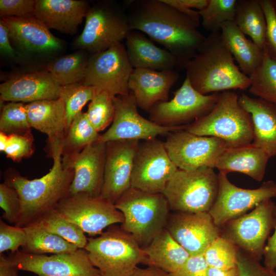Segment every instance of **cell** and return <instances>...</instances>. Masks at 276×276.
Wrapping results in <instances>:
<instances>
[{"mask_svg": "<svg viewBox=\"0 0 276 276\" xmlns=\"http://www.w3.org/2000/svg\"><path fill=\"white\" fill-rule=\"evenodd\" d=\"M126 8L130 29L163 45L177 58L178 68H183L206 39L198 30L200 21L163 0L129 1Z\"/></svg>", "mask_w": 276, "mask_h": 276, "instance_id": "1", "label": "cell"}, {"mask_svg": "<svg viewBox=\"0 0 276 276\" xmlns=\"http://www.w3.org/2000/svg\"><path fill=\"white\" fill-rule=\"evenodd\" d=\"M62 148L49 155L53 164L49 172L40 178L29 179L14 171L5 175V181L17 191L21 210L15 226L24 227L45 213L55 209L58 203L70 195L74 170L63 165Z\"/></svg>", "mask_w": 276, "mask_h": 276, "instance_id": "2", "label": "cell"}, {"mask_svg": "<svg viewBox=\"0 0 276 276\" xmlns=\"http://www.w3.org/2000/svg\"><path fill=\"white\" fill-rule=\"evenodd\" d=\"M194 88L202 95L249 88L251 79L235 64L220 32L210 33L183 66Z\"/></svg>", "mask_w": 276, "mask_h": 276, "instance_id": "3", "label": "cell"}, {"mask_svg": "<svg viewBox=\"0 0 276 276\" xmlns=\"http://www.w3.org/2000/svg\"><path fill=\"white\" fill-rule=\"evenodd\" d=\"M186 130L198 135L220 139L227 148L250 144L254 139L251 116L240 105L238 95L232 90L220 93L212 109L189 124Z\"/></svg>", "mask_w": 276, "mask_h": 276, "instance_id": "4", "label": "cell"}, {"mask_svg": "<svg viewBox=\"0 0 276 276\" xmlns=\"http://www.w3.org/2000/svg\"><path fill=\"white\" fill-rule=\"evenodd\" d=\"M124 216L121 227L144 248L166 228L170 215L163 193H151L131 187L115 203Z\"/></svg>", "mask_w": 276, "mask_h": 276, "instance_id": "5", "label": "cell"}, {"mask_svg": "<svg viewBox=\"0 0 276 276\" xmlns=\"http://www.w3.org/2000/svg\"><path fill=\"white\" fill-rule=\"evenodd\" d=\"M84 249L99 276H130L145 259L138 242L117 224L98 237L88 238Z\"/></svg>", "mask_w": 276, "mask_h": 276, "instance_id": "6", "label": "cell"}, {"mask_svg": "<svg viewBox=\"0 0 276 276\" xmlns=\"http://www.w3.org/2000/svg\"><path fill=\"white\" fill-rule=\"evenodd\" d=\"M219 190V178L213 168L192 170L178 169L163 194L170 210L176 212H209Z\"/></svg>", "mask_w": 276, "mask_h": 276, "instance_id": "7", "label": "cell"}, {"mask_svg": "<svg viewBox=\"0 0 276 276\" xmlns=\"http://www.w3.org/2000/svg\"><path fill=\"white\" fill-rule=\"evenodd\" d=\"M85 18L84 27L74 44L91 54L122 42L130 30L125 6L115 1L97 2L89 7Z\"/></svg>", "mask_w": 276, "mask_h": 276, "instance_id": "8", "label": "cell"}, {"mask_svg": "<svg viewBox=\"0 0 276 276\" xmlns=\"http://www.w3.org/2000/svg\"><path fill=\"white\" fill-rule=\"evenodd\" d=\"M275 205L271 199L261 202L250 213L220 227V236L260 261L263 257L265 242L276 226Z\"/></svg>", "mask_w": 276, "mask_h": 276, "instance_id": "9", "label": "cell"}, {"mask_svg": "<svg viewBox=\"0 0 276 276\" xmlns=\"http://www.w3.org/2000/svg\"><path fill=\"white\" fill-rule=\"evenodd\" d=\"M125 45L118 43L88 57L83 83L96 93L106 91L112 97L130 93L128 82L133 71Z\"/></svg>", "mask_w": 276, "mask_h": 276, "instance_id": "10", "label": "cell"}, {"mask_svg": "<svg viewBox=\"0 0 276 276\" xmlns=\"http://www.w3.org/2000/svg\"><path fill=\"white\" fill-rule=\"evenodd\" d=\"M220 93L202 95L186 76L170 100L156 103L148 111L149 119L163 126L189 125L208 114L216 103Z\"/></svg>", "mask_w": 276, "mask_h": 276, "instance_id": "11", "label": "cell"}, {"mask_svg": "<svg viewBox=\"0 0 276 276\" xmlns=\"http://www.w3.org/2000/svg\"><path fill=\"white\" fill-rule=\"evenodd\" d=\"M55 209L92 237L102 234L110 225L122 223L124 219L122 212L111 201L84 193L70 194Z\"/></svg>", "mask_w": 276, "mask_h": 276, "instance_id": "12", "label": "cell"}, {"mask_svg": "<svg viewBox=\"0 0 276 276\" xmlns=\"http://www.w3.org/2000/svg\"><path fill=\"white\" fill-rule=\"evenodd\" d=\"M178 169L165 142L156 139L140 141L133 162L131 187L151 193H163Z\"/></svg>", "mask_w": 276, "mask_h": 276, "instance_id": "13", "label": "cell"}, {"mask_svg": "<svg viewBox=\"0 0 276 276\" xmlns=\"http://www.w3.org/2000/svg\"><path fill=\"white\" fill-rule=\"evenodd\" d=\"M115 108L111 126L100 134L98 142L106 143L117 140H150L159 135L186 129L187 125L163 126L142 117L138 112L135 98L132 93L113 97Z\"/></svg>", "mask_w": 276, "mask_h": 276, "instance_id": "14", "label": "cell"}, {"mask_svg": "<svg viewBox=\"0 0 276 276\" xmlns=\"http://www.w3.org/2000/svg\"><path fill=\"white\" fill-rule=\"evenodd\" d=\"M164 142L172 160L183 170L200 167L214 169L219 157L227 148L226 143L220 139L196 135L186 129L169 133Z\"/></svg>", "mask_w": 276, "mask_h": 276, "instance_id": "15", "label": "cell"}, {"mask_svg": "<svg viewBox=\"0 0 276 276\" xmlns=\"http://www.w3.org/2000/svg\"><path fill=\"white\" fill-rule=\"evenodd\" d=\"M219 190L216 199L209 212L219 227L254 209L261 202L276 197V182L264 181L255 189L239 188L232 183L227 174L219 172Z\"/></svg>", "mask_w": 276, "mask_h": 276, "instance_id": "16", "label": "cell"}, {"mask_svg": "<svg viewBox=\"0 0 276 276\" xmlns=\"http://www.w3.org/2000/svg\"><path fill=\"white\" fill-rule=\"evenodd\" d=\"M9 257L18 270L38 276H99V271L91 263L87 251L76 250L51 256L18 250Z\"/></svg>", "mask_w": 276, "mask_h": 276, "instance_id": "17", "label": "cell"}, {"mask_svg": "<svg viewBox=\"0 0 276 276\" xmlns=\"http://www.w3.org/2000/svg\"><path fill=\"white\" fill-rule=\"evenodd\" d=\"M140 141L106 143L103 183L100 196L115 204L131 187L134 157Z\"/></svg>", "mask_w": 276, "mask_h": 276, "instance_id": "18", "label": "cell"}, {"mask_svg": "<svg viewBox=\"0 0 276 276\" xmlns=\"http://www.w3.org/2000/svg\"><path fill=\"white\" fill-rule=\"evenodd\" d=\"M166 228L191 256L203 254L207 247L220 236L209 212H176L169 215Z\"/></svg>", "mask_w": 276, "mask_h": 276, "instance_id": "19", "label": "cell"}, {"mask_svg": "<svg viewBox=\"0 0 276 276\" xmlns=\"http://www.w3.org/2000/svg\"><path fill=\"white\" fill-rule=\"evenodd\" d=\"M106 143L95 142L80 152L62 157L63 165L74 172L70 194L100 195L104 177Z\"/></svg>", "mask_w": 276, "mask_h": 276, "instance_id": "20", "label": "cell"}, {"mask_svg": "<svg viewBox=\"0 0 276 276\" xmlns=\"http://www.w3.org/2000/svg\"><path fill=\"white\" fill-rule=\"evenodd\" d=\"M60 87L47 70L22 74L0 84L1 101L29 103L56 99Z\"/></svg>", "mask_w": 276, "mask_h": 276, "instance_id": "21", "label": "cell"}, {"mask_svg": "<svg viewBox=\"0 0 276 276\" xmlns=\"http://www.w3.org/2000/svg\"><path fill=\"white\" fill-rule=\"evenodd\" d=\"M179 78L178 73L174 70L159 71L133 68L128 88L137 107L148 112L156 103L169 100V91Z\"/></svg>", "mask_w": 276, "mask_h": 276, "instance_id": "22", "label": "cell"}, {"mask_svg": "<svg viewBox=\"0 0 276 276\" xmlns=\"http://www.w3.org/2000/svg\"><path fill=\"white\" fill-rule=\"evenodd\" d=\"M31 128L48 136L47 152L62 147L66 130L65 104L61 98L37 101L26 104Z\"/></svg>", "mask_w": 276, "mask_h": 276, "instance_id": "23", "label": "cell"}, {"mask_svg": "<svg viewBox=\"0 0 276 276\" xmlns=\"http://www.w3.org/2000/svg\"><path fill=\"white\" fill-rule=\"evenodd\" d=\"M1 18L8 29L10 38L22 49L49 52L62 48V41L34 14Z\"/></svg>", "mask_w": 276, "mask_h": 276, "instance_id": "24", "label": "cell"}, {"mask_svg": "<svg viewBox=\"0 0 276 276\" xmlns=\"http://www.w3.org/2000/svg\"><path fill=\"white\" fill-rule=\"evenodd\" d=\"M89 7L84 1L36 0L34 15L48 29L73 34Z\"/></svg>", "mask_w": 276, "mask_h": 276, "instance_id": "25", "label": "cell"}, {"mask_svg": "<svg viewBox=\"0 0 276 276\" xmlns=\"http://www.w3.org/2000/svg\"><path fill=\"white\" fill-rule=\"evenodd\" d=\"M125 40L127 57L133 68L164 71L179 67L178 60L171 53L156 45L142 32L130 30Z\"/></svg>", "mask_w": 276, "mask_h": 276, "instance_id": "26", "label": "cell"}, {"mask_svg": "<svg viewBox=\"0 0 276 276\" xmlns=\"http://www.w3.org/2000/svg\"><path fill=\"white\" fill-rule=\"evenodd\" d=\"M240 105L251 116L253 124L252 144L262 148L270 158L276 155V105L258 98L243 94Z\"/></svg>", "mask_w": 276, "mask_h": 276, "instance_id": "27", "label": "cell"}, {"mask_svg": "<svg viewBox=\"0 0 276 276\" xmlns=\"http://www.w3.org/2000/svg\"><path fill=\"white\" fill-rule=\"evenodd\" d=\"M270 158L264 150L251 143L227 148L219 157L215 168L226 174L231 172H240L261 181L264 177Z\"/></svg>", "mask_w": 276, "mask_h": 276, "instance_id": "28", "label": "cell"}, {"mask_svg": "<svg viewBox=\"0 0 276 276\" xmlns=\"http://www.w3.org/2000/svg\"><path fill=\"white\" fill-rule=\"evenodd\" d=\"M143 249L145 256L143 264L156 267L169 273L180 268L191 256L166 228Z\"/></svg>", "mask_w": 276, "mask_h": 276, "instance_id": "29", "label": "cell"}, {"mask_svg": "<svg viewBox=\"0 0 276 276\" xmlns=\"http://www.w3.org/2000/svg\"><path fill=\"white\" fill-rule=\"evenodd\" d=\"M221 40L236 60L242 73L251 76L261 64L264 50L248 39L234 21H227L221 27Z\"/></svg>", "mask_w": 276, "mask_h": 276, "instance_id": "30", "label": "cell"}, {"mask_svg": "<svg viewBox=\"0 0 276 276\" xmlns=\"http://www.w3.org/2000/svg\"><path fill=\"white\" fill-rule=\"evenodd\" d=\"M234 21L243 34L264 49L266 21L259 0L238 1Z\"/></svg>", "mask_w": 276, "mask_h": 276, "instance_id": "31", "label": "cell"}, {"mask_svg": "<svg viewBox=\"0 0 276 276\" xmlns=\"http://www.w3.org/2000/svg\"><path fill=\"white\" fill-rule=\"evenodd\" d=\"M26 241L22 251L30 254H60L74 251L79 248L62 238L32 223L23 227Z\"/></svg>", "mask_w": 276, "mask_h": 276, "instance_id": "32", "label": "cell"}, {"mask_svg": "<svg viewBox=\"0 0 276 276\" xmlns=\"http://www.w3.org/2000/svg\"><path fill=\"white\" fill-rule=\"evenodd\" d=\"M88 59L86 53L81 50L54 61L47 71L60 86L83 82Z\"/></svg>", "mask_w": 276, "mask_h": 276, "instance_id": "33", "label": "cell"}, {"mask_svg": "<svg viewBox=\"0 0 276 276\" xmlns=\"http://www.w3.org/2000/svg\"><path fill=\"white\" fill-rule=\"evenodd\" d=\"M81 112L72 121L67 129L63 141L62 156L80 152L86 146L98 141L100 134Z\"/></svg>", "mask_w": 276, "mask_h": 276, "instance_id": "34", "label": "cell"}, {"mask_svg": "<svg viewBox=\"0 0 276 276\" xmlns=\"http://www.w3.org/2000/svg\"><path fill=\"white\" fill-rule=\"evenodd\" d=\"M262 61L249 77L251 84L249 92L258 98L276 105V61L264 49Z\"/></svg>", "mask_w": 276, "mask_h": 276, "instance_id": "35", "label": "cell"}, {"mask_svg": "<svg viewBox=\"0 0 276 276\" xmlns=\"http://www.w3.org/2000/svg\"><path fill=\"white\" fill-rule=\"evenodd\" d=\"M32 223L62 238L79 248L84 249L87 243L88 238L85 233L77 225L64 218L56 209L45 213Z\"/></svg>", "mask_w": 276, "mask_h": 276, "instance_id": "36", "label": "cell"}, {"mask_svg": "<svg viewBox=\"0 0 276 276\" xmlns=\"http://www.w3.org/2000/svg\"><path fill=\"white\" fill-rule=\"evenodd\" d=\"M237 2L208 0L206 7L199 11L203 28L211 33L220 32L223 24L234 21Z\"/></svg>", "mask_w": 276, "mask_h": 276, "instance_id": "37", "label": "cell"}, {"mask_svg": "<svg viewBox=\"0 0 276 276\" xmlns=\"http://www.w3.org/2000/svg\"><path fill=\"white\" fill-rule=\"evenodd\" d=\"M96 94L94 87L86 85L83 82L61 86L59 97L65 104L66 130L74 119L82 112L83 107L93 99Z\"/></svg>", "mask_w": 276, "mask_h": 276, "instance_id": "38", "label": "cell"}, {"mask_svg": "<svg viewBox=\"0 0 276 276\" xmlns=\"http://www.w3.org/2000/svg\"><path fill=\"white\" fill-rule=\"evenodd\" d=\"M26 104L10 102L3 105L0 116V132L8 135H32Z\"/></svg>", "mask_w": 276, "mask_h": 276, "instance_id": "39", "label": "cell"}, {"mask_svg": "<svg viewBox=\"0 0 276 276\" xmlns=\"http://www.w3.org/2000/svg\"><path fill=\"white\" fill-rule=\"evenodd\" d=\"M238 247L219 236L205 249L203 255L209 267L228 269L237 266Z\"/></svg>", "mask_w": 276, "mask_h": 276, "instance_id": "40", "label": "cell"}, {"mask_svg": "<svg viewBox=\"0 0 276 276\" xmlns=\"http://www.w3.org/2000/svg\"><path fill=\"white\" fill-rule=\"evenodd\" d=\"M113 97L106 91L96 93L86 112L91 124L98 132L112 124L115 114Z\"/></svg>", "mask_w": 276, "mask_h": 276, "instance_id": "41", "label": "cell"}, {"mask_svg": "<svg viewBox=\"0 0 276 276\" xmlns=\"http://www.w3.org/2000/svg\"><path fill=\"white\" fill-rule=\"evenodd\" d=\"M0 206L4 211L2 218L15 225L20 213V199L16 190L6 181L0 184Z\"/></svg>", "mask_w": 276, "mask_h": 276, "instance_id": "42", "label": "cell"}, {"mask_svg": "<svg viewBox=\"0 0 276 276\" xmlns=\"http://www.w3.org/2000/svg\"><path fill=\"white\" fill-rule=\"evenodd\" d=\"M26 241V233L23 227L12 226L0 220V254L10 250L11 253L19 250Z\"/></svg>", "mask_w": 276, "mask_h": 276, "instance_id": "43", "label": "cell"}, {"mask_svg": "<svg viewBox=\"0 0 276 276\" xmlns=\"http://www.w3.org/2000/svg\"><path fill=\"white\" fill-rule=\"evenodd\" d=\"M33 135H10L4 153L7 158L14 162H19L23 158L29 157L33 154Z\"/></svg>", "mask_w": 276, "mask_h": 276, "instance_id": "44", "label": "cell"}, {"mask_svg": "<svg viewBox=\"0 0 276 276\" xmlns=\"http://www.w3.org/2000/svg\"><path fill=\"white\" fill-rule=\"evenodd\" d=\"M266 21V49L269 56L276 61V12L273 1L259 0Z\"/></svg>", "mask_w": 276, "mask_h": 276, "instance_id": "45", "label": "cell"}, {"mask_svg": "<svg viewBox=\"0 0 276 276\" xmlns=\"http://www.w3.org/2000/svg\"><path fill=\"white\" fill-rule=\"evenodd\" d=\"M237 266L238 276H276L275 270L262 266L258 261L238 248Z\"/></svg>", "mask_w": 276, "mask_h": 276, "instance_id": "46", "label": "cell"}, {"mask_svg": "<svg viewBox=\"0 0 276 276\" xmlns=\"http://www.w3.org/2000/svg\"><path fill=\"white\" fill-rule=\"evenodd\" d=\"M36 0H1V18L20 17L34 14Z\"/></svg>", "mask_w": 276, "mask_h": 276, "instance_id": "47", "label": "cell"}, {"mask_svg": "<svg viewBox=\"0 0 276 276\" xmlns=\"http://www.w3.org/2000/svg\"><path fill=\"white\" fill-rule=\"evenodd\" d=\"M209 266L203 254L191 256L185 264L171 276H208Z\"/></svg>", "mask_w": 276, "mask_h": 276, "instance_id": "48", "label": "cell"}, {"mask_svg": "<svg viewBox=\"0 0 276 276\" xmlns=\"http://www.w3.org/2000/svg\"><path fill=\"white\" fill-rule=\"evenodd\" d=\"M274 213L276 217V204ZM274 228L273 234L267 239L263 252L264 266L271 270L276 269V226Z\"/></svg>", "mask_w": 276, "mask_h": 276, "instance_id": "49", "label": "cell"}, {"mask_svg": "<svg viewBox=\"0 0 276 276\" xmlns=\"http://www.w3.org/2000/svg\"><path fill=\"white\" fill-rule=\"evenodd\" d=\"M8 29L3 19H0V51L5 55L13 57L15 52L10 42Z\"/></svg>", "mask_w": 276, "mask_h": 276, "instance_id": "50", "label": "cell"}, {"mask_svg": "<svg viewBox=\"0 0 276 276\" xmlns=\"http://www.w3.org/2000/svg\"><path fill=\"white\" fill-rule=\"evenodd\" d=\"M18 271L9 256L0 254V276H19Z\"/></svg>", "mask_w": 276, "mask_h": 276, "instance_id": "51", "label": "cell"}, {"mask_svg": "<svg viewBox=\"0 0 276 276\" xmlns=\"http://www.w3.org/2000/svg\"><path fill=\"white\" fill-rule=\"evenodd\" d=\"M163 1L181 13L191 17L196 20L200 21L201 18L199 11L188 8L183 5L179 0H163Z\"/></svg>", "mask_w": 276, "mask_h": 276, "instance_id": "52", "label": "cell"}, {"mask_svg": "<svg viewBox=\"0 0 276 276\" xmlns=\"http://www.w3.org/2000/svg\"><path fill=\"white\" fill-rule=\"evenodd\" d=\"M130 276H171L170 273L154 266L137 267Z\"/></svg>", "mask_w": 276, "mask_h": 276, "instance_id": "53", "label": "cell"}, {"mask_svg": "<svg viewBox=\"0 0 276 276\" xmlns=\"http://www.w3.org/2000/svg\"><path fill=\"white\" fill-rule=\"evenodd\" d=\"M208 276H238L237 266L228 269H219L213 267H209Z\"/></svg>", "mask_w": 276, "mask_h": 276, "instance_id": "54", "label": "cell"}, {"mask_svg": "<svg viewBox=\"0 0 276 276\" xmlns=\"http://www.w3.org/2000/svg\"><path fill=\"white\" fill-rule=\"evenodd\" d=\"M179 2L188 8L196 9L198 11L203 9L208 4V0H179Z\"/></svg>", "mask_w": 276, "mask_h": 276, "instance_id": "55", "label": "cell"}, {"mask_svg": "<svg viewBox=\"0 0 276 276\" xmlns=\"http://www.w3.org/2000/svg\"><path fill=\"white\" fill-rule=\"evenodd\" d=\"M9 135L0 132V151L4 152L8 141Z\"/></svg>", "mask_w": 276, "mask_h": 276, "instance_id": "56", "label": "cell"}, {"mask_svg": "<svg viewBox=\"0 0 276 276\" xmlns=\"http://www.w3.org/2000/svg\"><path fill=\"white\" fill-rule=\"evenodd\" d=\"M273 4H274V6L275 10V12H276V0H275V1H273Z\"/></svg>", "mask_w": 276, "mask_h": 276, "instance_id": "57", "label": "cell"}]
</instances>
